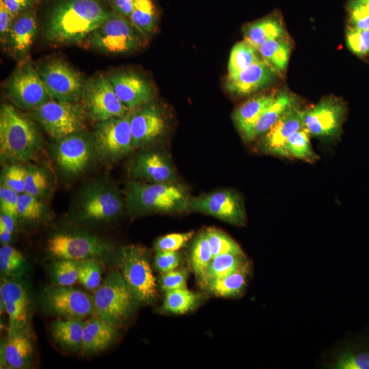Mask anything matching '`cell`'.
<instances>
[{
  "label": "cell",
  "mask_w": 369,
  "mask_h": 369,
  "mask_svg": "<svg viewBox=\"0 0 369 369\" xmlns=\"http://www.w3.org/2000/svg\"><path fill=\"white\" fill-rule=\"evenodd\" d=\"M96 0H64L53 9L46 36L57 44L79 43L109 16Z\"/></svg>",
  "instance_id": "6da1fadb"
},
{
  "label": "cell",
  "mask_w": 369,
  "mask_h": 369,
  "mask_svg": "<svg viewBox=\"0 0 369 369\" xmlns=\"http://www.w3.org/2000/svg\"><path fill=\"white\" fill-rule=\"evenodd\" d=\"M40 134L35 124L13 106L0 108V156L1 161L17 163L32 159L41 146Z\"/></svg>",
  "instance_id": "7a4b0ae2"
},
{
  "label": "cell",
  "mask_w": 369,
  "mask_h": 369,
  "mask_svg": "<svg viewBox=\"0 0 369 369\" xmlns=\"http://www.w3.org/2000/svg\"><path fill=\"white\" fill-rule=\"evenodd\" d=\"M126 202L133 213H179L189 209V197L173 183L132 180L126 188Z\"/></svg>",
  "instance_id": "3957f363"
},
{
  "label": "cell",
  "mask_w": 369,
  "mask_h": 369,
  "mask_svg": "<svg viewBox=\"0 0 369 369\" xmlns=\"http://www.w3.org/2000/svg\"><path fill=\"white\" fill-rule=\"evenodd\" d=\"M136 301L119 271H111L96 290L93 299L96 316L117 327L131 313Z\"/></svg>",
  "instance_id": "277c9868"
},
{
  "label": "cell",
  "mask_w": 369,
  "mask_h": 369,
  "mask_svg": "<svg viewBox=\"0 0 369 369\" xmlns=\"http://www.w3.org/2000/svg\"><path fill=\"white\" fill-rule=\"evenodd\" d=\"M119 264L136 301L152 303L157 294L156 284L146 249L135 245L124 247L120 251Z\"/></svg>",
  "instance_id": "5b68a950"
},
{
  "label": "cell",
  "mask_w": 369,
  "mask_h": 369,
  "mask_svg": "<svg viewBox=\"0 0 369 369\" xmlns=\"http://www.w3.org/2000/svg\"><path fill=\"white\" fill-rule=\"evenodd\" d=\"M136 30L128 18L110 12L108 18L87 36V41L91 47L107 53H128L139 46Z\"/></svg>",
  "instance_id": "8992f818"
},
{
  "label": "cell",
  "mask_w": 369,
  "mask_h": 369,
  "mask_svg": "<svg viewBox=\"0 0 369 369\" xmlns=\"http://www.w3.org/2000/svg\"><path fill=\"white\" fill-rule=\"evenodd\" d=\"M85 108L79 102L50 100L33 110V116L55 139L81 132L85 124Z\"/></svg>",
  "instance_id": "52a82bcc"
},
{
  "label": "cell",
  "mask_w": 369,
  "mask_h": 369,
  "mask_svg": "<svg viewBox=\"0 0 369 369\" xmlns=\"http://www.w3.org/2000/svg\"><path fill=\"white\" fill-rule=\"evenodd\" d=\"M95 151L104 161H117L133 148L130 114L97 123L94 135Z\"/></svg>",
  "instance_id": "ba28073f"
},
{
  "label": "cell",
  "mask_w": 369,
  "mask_h": 369,
  "mask_svg": "<svg viewBox=\"0 0 369 369\" xmlns=\"http://www.w3.org/2000/svg\"><path fill=\"white\" fill-rule=\"evenodd\" d=\"M37 70L53 100L69 102L82 100L86 83L81 74L68 64L55 59Z\"/></svg>",
  "instance_id": "9c48e42d"
},
{
  "label": "cell",
  "mask_w": 369,
  "mask_h": 369,
  "mask_svg": "<svg viewBox=\"0 0 369 369\" xmlns=\"http://www.w3.org/2000/svg\"><path fill=\"white\" fill-rule=\"evenodd\" d=\"M11 100L22 108L35 109L51 100L37 69L29 62L21 64L6 83Z\"/></svg>",
  "instance_id": "30bf717a"
},
{
  "label": "cell",
  "mask_w": 369,
  "mask_h": 369,
  "mask_svg": "<svg viewBox=\"0 0 369 369\" xmlns=\"http://www.w3.org/2000/svg\"><path fill=\"white\" fill-rule=\"evenodd\" d=\"M82 100L85 112L97 122L125 115L128 111L116 96L108 77H99L87 82Z\"/></svg>",
  "instance_id": "8fae6325"
},
{
  "label": "cell",
  "mask_w": 369,
  "mask_h": 369,
  "mask_svg": "<svg viewBox=\"0 0 369 369\" xmlns=\"http://www.w3.org/2000/svg\"><path fill=\"white\" fill-rule=\"evenodd\" d=\"M109 245L100 238L81 233H59L47 242V251L56 259L82 260L107 253Z\"/></svg>",
  "instance_id": "7c38bea8"
},
{
  "label": "cell",
  "mask_w": 369,
  "mask_h": 369,
  "mask_svg": "<svg viewBox=\"0 0 369 369\" xmlns=\"http://www.w3.org/2000/svg\"><path fill=\"white\" fill-rule=\"evenodd\" d=\"M189 207L232 225L240 226L245 223L246 213L243 201L230 191H218L190 198Z\"/></svg>",
  "instance_id": "4fadbf2b"
},
{
  "label": "cell",
  "mask_w": 369,
  "mask_h": 369,
  "mask_svg": "<svg viewBox=\"0 0 369 369\" xmlns=\"http://www.w3.org/2000/svg\"><path fill=\"white\" fill-rule=\"evenodd\" d=\"M124 206L118 191L101 183L85 189L79 199V213L83 219L102 221L120 214Z\"/></svg>",
  "instance_id": "5bb4252c"
},
{
  "label": "cell",
  "mask_w": 369,
  "mask_h": 369,
  "mask_svg": "<svg viewBox=\"0 0 369 369\" xmlns=\"http://www.w3.org/2000/svg\"><path fill=\"white\" fill-rule=\"evenodd\" d=\"M57 141L55 156L59 167L71 175L82 172L88 165L95 150L93 137L81 131Z\"/></svg>",
  "instance_id": "9a60e30c"
},
{
  "label": "cell",
  "mask_w": 369,
  "mask_h": 369,
  "mask_svg": "<svg viewBox=\"0 0 369 369\" xmlns=\"http://www.w3.org/2000/svg\"><path fill=\"white\" fill-rule=\"evenodd\" d=\"M44 301L52 312L64 318L81 320L94 313L92 299L71 286L58 285L47 290Z\"/></svg>",
  "instance_id": "2e32d148"
},
{
  "label": "cell",
  "mask_w": 369,
  "mask_h": 369,
  "mask_svg": "<svg viewBox=\"0 0 369 369\" xmlns=\"http://www.w3.org/2000/svg\"><path fill=\"white\" fill-rule=\"evenodd\" d=\"M344 114V107L340 101L325 98L305 111L304 128L313 136L332 137L340 131Z\"/></svg>",
  "instance_id": "e0dca14e"
},
{
  "label": "cell",
  "mask_w": 369,
  "mask_h": 369,
  "mask_svg": "<svg viewBox=\"0 0 369 369\" xmlns=\"http://www.w3.org/2000/svg\"><path fill=\"white\" fill-rule=\"evenodd\" d=\"M130 126L133 148L144 147L160 138L166 123L159 108L146 104L130 114Z\"/></svg>",
  "instance_id": "ac0fdd59"
},
{
  "label": "cell",
  "mask_w": 369,
  "mask_h": 369,
  "mask_svg": "<svg viewBox=\"0 0 369 369\" xmlns=\"http://www.w3.org/2000/svg\"><path fill=\"white\" fill-rule=\"evenodd\" d=\"M128 170L133 178L152 183H173L176 180V173L169 158L158 151L138 154L131 160Z\"/></svg>",
  "instance_id": "d6986e66"
},
{
  "label": "cell",
  "mask_w": 369,
  "mask_h": 369,
  "mask_svg": "<svg viewBox=\"0 0 369 369\" xmlns=\"http://www.w3.org/2000/svg\"><path fill=\"white\" fill-rule=\"evenodd\" d=\"M108 78L116 96L128 111L147 104L152 96L150 85L139 74L122 72Z\"/></svg>",
  "instance_id": "ffe728a7"
},
{
  "label": "cell",
  "mask_w": 369,
  "mask_h": 369,
  "mask_svg": "<svg viewBox=\"0 0 369 369\" xmlns=\"http://www.w3.org/2000/svg\"><path fill=\"white\" fill-rule=\"evenodd\" d=\"M305 111L295 105L290 107L278 121L264 134L262 148L265 152L286 157L284 146L289 136L304 128Z\"/></svg>",
  "instance_id": "44dd1931"
},
{
  "label": "cell",
  "mask_w": 369,
  "mask_h": 369,
  "mask_svg": "<svg viewBox=\"0 0 369 369\" xmlns=\"http://www.w3.org/2000/svg\"><path fill=\"white\" fill-rule=\"evenodd\" d=\"M275 77V71L262 59L240 72L228 76L226 89L232 94L247 95L269 85Z\"/></svg>",
  "instance_id": "7402d4cb"
},
{
  "label": "cell",
  "mask_w": 369,
  "mask_h": 369,
  "mask_svg": "<svg viewBox=\"0 0 369 369\" xmlns=\"http://www.w3.org/2000/svg\"><path fill=\"white\" fill-rule=\"evenodd\" d=\"M295 105L293 96L282 92L275 96L273 102L259 115L255 122L241 133L243 139L249 141L267 132L292 105Z\"/></svg>",
  "instance_id": "603a6c76"
},
{
  "label": "cell",
  "mask_w": 369,
  "mask_h": 369,
  "mask_svg": "<svg viewBox=\"0 0 369 369\" xmlns=\"http://www.w3.org/2000/svg\"><path fill=\"white\" fill-rule=\"evenodd\" d=\"M116 327L95 316L85 321L81 348L84 355L107 348L115 340Z\"/></svg>",
  "instance_id": "cb8c5ba5"
},
{
  "label": "cell",
  "mask_w": 369,
  "mask_h": 369,
  "mask_svg": "<svg viewBox=\"0 0 369 369\" xmlns=\"http://www.w3.org/2000/svg\"><path fill=\"white\" fill-rule=\"evenodd\" d=\"M85 322L79 319L64 318L54 320L51 335L62 347L75 351L81 350Z\"/></svg>",
  "instance_id": "d4e9b609"
},
{
  "label": "cell",
  "mask_w": 369,
  "mask_h": 369,
  "mask_svg": "<svg viewBox=\"0 0 369 369\" xmlns=\"http://www.w3.org/2000/svg\"><path fill=\"white\" fill-rule=\"evenodd\" d=\"M33 350L31 340L23 331L10 333L3 346L4 361L12 368H25L30 362Z\"/></svg>",
  "instance_id": "484cf974"
},
{
  "label": "cell",
  "mask_w": 369,
  "mask_h": 369,
  "mask_svg": "<svg viewBox=\"0 0 369 369\" xmlns=\"http://www.w3.org/2000/svg\"><path fill=\"white\" fill-rule=\"evenodd\" d=\"M37 29L36 21L32 13L20 15L12 23L8 34V42L14 53L25 54L33 42Z\"/></svg>",
  "instance_id": "4316f807"
},
{
  "label": "cell",
  "mask_w": 369,
  "mask_h": 369,
  "mask_svg": "<svg viewBox=\"0 0 369 369\" xmlns=\"http://www.w3.org/2000/svg\"><path fill=\"white\" fill-rule=\"evenodd\" d=\"M330 368L335 369H369V338L361 337L336 357Z\"/></svg>",
  "instance_id": "83f0119b"
},
{
  "label": "cell",
  "mask_w": 369,
  "mask_h": 369,
  "mask_svg": "<svg viewBox=\"0 0 369 369\" xmlns=\"http://www.w3.org/2000/svg\"><path fill=\"white\" fill-rule=\"evenodd\" d=\"M249 273V264L247 261L234 272L209 281L205 287L215 296L236 297L241 295L244 290Z\"/></svg>",
  "instance_id": "f1b7e54d"
},
{
  "label": "cell",
  "mask_w": 369,
  "mask_h": 369,
  "mask_svg": "<svg viewBox=\"0 0 369 369\" xmlns=\"http://www.w3.org/2000/svg\"><path fill=\"white\" fill-rule=\"evenodd\" d=\"M285 30L280 21L267 17L248 25L245 29V41L258 50L264 42L283 38Z\"/></svg>",
  "instance_id": "f546056e"
},
{
  "label": "cell",
  "mask_w": 369,
  "mask_h": 369,
  "mask_svg": "<svg viewBox=\"0 0 369 369\" xmlns=\"http://www.w3.org/2000/svg\"><path fill=\"white\" fill-rule=\"evenodd\" d=\"M275 95H263L251 98L234 112V120L241 133L249 127L259 115L273 102Z\"/></svg>",
  "instance_id": "4dcf8cb0"
},
{
  "label": "cell",
  "mask_w": 369,
  "mask_h": 369,
  "mask_svg": "<svg viewBox=\"0 0 369 369\" xmlns=\"http://www.w3.org/2000/svg\"><path fill=\"white\" fill-rule=\"evenodd\" d=\"M262 59L275 71H284L287 66L290 52L289 42L283 38L267 41L257 50Z\"/></svg>",
  "instance_id": "1f68e13d"
},
{
  "label": "cell",
  "mask_w": 369,
  "mask_h": 369,
  "mask_svg": "<svg viewBox=\"0 0 369 369\" xmlns=\"http://www.w3.org/2000/svg\"><path fill=\"white\" fill-rule=\"evenodd\" d=\"M128 20L139 32H152L157 20V12L152 0H136Z\"/></svg>",
  "instance_id": "d6a6232c"
},
{
  "label": "cell",
  "mask_w": 369,
  "mask_h": 369,
  "mask_svg": "<svg viewBox=\"0 0 369 369\" xmlns=\"http://www.w3.org/2000/svg\"><path fill=\"white\" fill-rule=\"evenodd\" d=\"M213 258L210 246L205 232L198 235L193 243L191 254L190 264L191 269L203 285L208 267Z\"/></svg>",
  "instance_id": "836d02e7"
},
{
  "label": "cell",
  "mask_w": 369,
  "mask_h": 369,
  "mask_svg": "<svg viewBox=\"0 0 369 369\" xmlns=\"http://www.w3.org/2000/svg\"><path fill=\"white\" fill-rule=\"evenodd\" d=\"M198 295L186 287L165 292L162 310L172 314H181L194 309L198 304Z\"/></svg>",
  "instance_id": "e575fe53"
},
{
  "label": "cell",
  "mask_w": 369,
  "mask_h": 369,
  "mask_svg": "<svg viewBox=\"0 0 369 369\" xmlns=\"http://www.w3.org/2000/svg\"><path fill=\"white\" fill-rule=\"evenodd\" d=\"M247 262L245 254H225L214 256L208 267L203 286L212 279L234 272Z\"/></svg>",
  "instance_id": "d590c367"
},
{
  "label": "cell",
  "mask_w": 369,
  "mask_h": 369,
  "mask_svg": "<svg viewBox=\"0 0 369 369\" xmlns=\"http://www.w3.org/2000/svg\"><path fill=\"white\" fill-rule=\"evenodd\" d=\"M286 157H295L306 161L317 158L310 141V133L303 128L291 134L284 146Z\"/></svg>",
  "instance_id": "8d00e7d4"
},
{
  "label": "cell",
  "mask_w": 369,
  "mask_h": 369,
  "mask_svg": "<svg viewBox=\"0 0 369 369\" xmlns=\"http://www.w3.org/2000/svg\"><path fill=\"white\" fill-rule=\"evenodd\" d=\"M256 51L255 48L245 40L236 43L230 54L228 76L234 75L261 60Z\"/></svg>",
  "instance_id": "74e56055"
},
{
  "label": "cell",
  "mask_w": 369,
  "mask_h": 369,
  "mask_svg": "<svg viewBox=\"0 0 369 369\" xmlns=\"http://www.w3.org/2000/svg\"><path fill=\"white\" fill-rule=\"evenodd\" d=\"M204 232L210 246L213 258L225 254H244L239 245L223 231L210 228Z\"/></svg>",
  "instance_id": "f35d334b"
},
{
  "label": "cell",
  "mask_w": 369,
  "mask_h": 369,
  "mask_svg": "<svg viewBox=\"0 0 369 369\" xmlns=\"http://www.w3.org/2000/svg\"><path fill=\"white\" fill-rule=\"evenodd\" d=\"M102 268L96 258L79 261L78 281L88 290H96L102 282Z\"/></svg>",
  "instance_id": "ab89813d"
},
{
  "label": "cell",
  "mask_w": 369,
  "mask_h": 369,
  "mask_svg": "<svg viewBox=\"0 0 369 369\" xmlns=\"http://www.w3.org/2000/svg\"><path fill=\"white\" fill-rule=\"evenodd\" d=\"M79 261L56 259L53 267V279L59 286H70L78 280Z\"/></svg>",
  "instance_id": "60d3db41"
},
{
  "label": "cell",
  "mask_w": 369,
  "mask_h": 369,
  "mask_svg": "<svg viewBox=\"0 0 369 369\" xmlns=\"http://www.w3.org/2000/svg\"><path fill=\"white\" fill-rule=\"evenodd\" d=\"M346 44L350 51L360 57L369 55V30H361L348 26L346 31Z\"/></svg>",
  "instance_id": "b9f144b4"
},
{
  "label": "cell",
  "mask_w": 369,
  "mask_h": 369,
  "mask_svg": "<svg viewBox=\"0 0 369 369\" xmlns=\"http://www.w3.org/2000/svg\"><path fill=\"white\" fill-rule=\"evenodd\" d=\"M27 167L18 163H11L3 171L1 183L16 191L24 193Z\"/></svg>",
  "instance_id": "7bdbcfd3"
},
{
  "label": "cell",
  "mask_w": 369,
  "mask_h": 369,
  "mask_svg": "<svg viewBox=\"0 0 369 369\" xmlns=\"http://www.w3.org/2000/svg\"><path fill=\"white\" fill-rule=\"evenodd\" d=\"M48 185L46 175L40 168L27 167L24 193L38 197L45 192Z\"/></svg>",
  "instance_id": "ee69618b"
},
{
  "label": "cell",
  "mask_w": 369,
  "mask_h": 369,
  "mask_svg": "<svg viewBox=\"0 0 369 369\" xmlns=\"http://www.w3.org/2000/svg\"><path fill=\"white\" fill-rule=\"evenodd\" d=\"M44 209V206L38 197L25 193L19 194L18 217L27 220H36L42 216Z\"/></svg>",
  "instance_id": "f6af8a7d"
},
{
  "label": "cell",
  "mask_w": 369,
  "mask_h": 369,
  "mask_svg": "<svg viewBox=\"0 0 369 369\" xmlns=\"http://www.w3.org/2000/svg\"><path fill=\"white\" fill-rule=\"evenodd\" d=\"M193 234V231H189L163 236L155 243L156 251H178L187 244Z\"/></svg>",
  "instance_id": "bcb514c9"
},
{
  "label": "cell",
  "mask_w": 369,
  "mask_h": 369,
  "mask_svg": "<svg viewBox=\"0 0 369 369\" xmlns=\"http://www.w3.org/2000/svg\"><path fill=\"white\" fill-rule=\"evenodd\" d=\"M188 271L185 269H176L162 273L160 278V287L165 292L186 287Z\"/></svg>",
  "instance_id": "7dc6e473"
},
{
  "label": "cell",
  "mask_w": 369,
  "mask_h": 369,
  "mask_svg": "<svg viewBox=\"0 0 369 369\" xmlns=\"http://www.w3.org/2000/svg\"><path fill=\"white\" fill-rule=\"evenodd\" d=\"M350 26L369 30V12L357 0H350L348 5Z\"/></svg>",
  "instance_id": "c3c4849f"
},
{
  "label": "cell",
  "mask_w": 369,
  "mask_h": 369,
  "mask_svg": "<svg viewBox=\"0 0 369 369\" xmlns=\"http://www.w3.org/2000/svg\"><path fill=\"white\" fill-rule=\"evenodd\" d=\"M180 262L178 251H156L154 256V265L161 273L178 269Z\"/></svg>",
  "instance_id": "681fc988"
},
{
  "label": "cell",
  "mask_w": 369,
  "mask_h": 369,
  "mask_svg": "<svg viewBox=\"0 0 369 369\" xmlns=\"http://www.w3.org/2000/svg\"><path fill=\"white\" fill-rule=\"evenodd\" d=\"M19 193L12 189L1 184L0 208L1 213L9 215L14 218L18 217L17 208Z\"/></svg>",
  "instance_id": "f907efd6"
},
{
  "label": "cell",
  "mask_w": 369,
  "mask_h": 369,
  "mask_svg": "<svg viewBox=\"0 0 369 369\" xmlns=\"http://www.w3.org/2000/svg\"><path fill=\"white\" fill-rule=\"evenodd\" d=\"M14 15L7 8L0 0V33L1 38L8 34L13 23Z\"/></svg>",
  "instance_id": "816d5d0a"
},
{
  "label": "cell",
  "mask_w": 369,
  "mask_h": 369,
  "mask_svg": "<svg viewBox=\"0 0 369 369\" xmlns=\"http://www.w3.org/2000/svg\"><path fill=\"white\" fill-rule=\"evenodd\" d=\"M136 0H111V5L117 13L128 18Z\"/></svg>",
  "instance_id": "f5cc1de1"
},
{
  "label": "cell",
  "mask_w": 369,
  "mask_h": 369,
  "mask_svg": "<svg viewBox=\"0 0 369 369\" xmlns=\"http://www.w3.org/2000/svg\"><path fill=\"white\" fill-rule=\"evenodd\" d=\"M0 256L20 264L24 261V257L21 252L8 244L2 245L0 249Z\"/></svg>",
  "instance_id": "db71d44e"
},
{
  "label": "cell",
  "mask_w": 369,
  "mask_h": 369,
  "mask_svg": "<svg viewBox=\"0 0 369 369\" xmlns=\"http://www.w3.org/2000/svg\"><path fill=\"white\" fill-rule=\"evenodd\" d=\"M7 8L15 16L24 10L31 0H1Z\"/></svg>",
  "instance_id": "11a10c76"
},
{
  "label": "cell",
  "mask_w": 369,
  "mask_h": 369,
  "mask_svg": "<svg viewBox=\"0 0 369 369\" xmlns=\"http://www.w3.org/2000/svg\"><path fill=\"white\" fill-rule=\"evenodd\" d=\"M21 265L5 257L0 256V269L1 273L5 274L12 273L19 269Z\"/></svg>",
  "instance_id": "9f6ffc18"
},
{
  "label": "cell",
  "mask_w": 369,
  "mask_h": 369,
  "mask_svg": "<svg viewBox=\"0 0 369 369\" xmlns=\"http://www.w3.org/2000/svg\"><path fill=\"white\" fill-rule=\"evenodd\" d=\"M15 219L12 216L1 213L0 230H4L12 234L14 230Z\"/></svg>",
  "instance_id": "6f0895ef"
},
{
  "label": "cell",
  "mask_w": 369,
  "mask_h": 369,
  "mask_svg": "<svg viewBox=\"0 0 369 369\" xmlns=\"http://www.w3.org/2000/svg\"><path fill=\"white\" fill-rule=\"evenodd\" d=\"M12 234L9 232L4 230H0V241L1 244L5 245L8 244V243L10 241L12 238Z\"/></svg>",
  "instance_id": "680465c9"
}]
</instances>
